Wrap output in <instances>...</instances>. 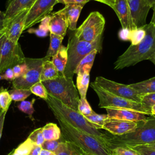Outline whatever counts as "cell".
Wrapping results in <instances>:
<instances>
[{"mask_svg": "<svg viewBox=\"0 0 155 155\" xmlns=\"http://www.w3.org/2000/svg\"><path fill=\"white\" fill-rule=\"evenodd\" d=\"M104 143L111 150L117 147H132L155 143V117L150 116L145 120L138 122L136 130L130 133L115 136L104 132Z\"/></svg>", "mask_w": 155, "mask_h": 155, "instance_id": "6da1fadb", "label": "cell"}, {"mask_svg": "<svg viewBox=\"0 0 155 155\" xmlns=\"http://www.w3.org/2000/svg\"><path fill=\"white\" fill-rule=\"evenodd\" d=\"M143 27L145 30L144 38L136 45L131 44L118 57L114 63L115 70L128 67L142 61L149 60L155 53V27L150 22Z\"/></svg>", "mask_w": 155, "mask_h": 155, "instance_id": "7a4b0ae2", "label": "cell"}, {"mask_svg": "<svg viewBox=\"0 0 155 155\" xmlns=\"http://www.w3.org/2000/svg\"><path fill=\"white\" fill-rule=\"evenodd\" d=\"M57 120L65 140L80 147L86 155H111L110 150L99 138L76 128L60 119Z\"/></svg>", "mask_w": 155, "mask_h": 155, "instance_id": "3957f363", "label": "cell"}, {"mask_svg": "<svg viewBox=\"0 0 155 155\" xmlns=\"http://www.w3.org/2000/svg\"><path fill=\"white\" fill-rule=\"evenodd\" d=\"M45 101L56 119H60L78 130L92 134L104 142V133L96 129L78 111L68 107L49 94Z\"/></svg>", "mask_w": 155, "mask_h": 155, "instance_id": "277c9868", "label": "cell"}, {"mask_svg": "<svg viewBox=\"0 0 155 155\" xmlns=\"http://www.w3.org/2000/svg\"><path fill=\"white\" fill-rule=\"evenodd\" d=\"M70 35L67 48V62L64 75L73 78L74 71L80 61L93 50L99 53L102 50L103 34L99 35L93 42H86L79 40L74 35V31Z\"/></svg>", "mask_w": 155, "mask_h": 155, "instance_id": "5b68a950", "label": "cell"}, {"mask_svg": "<svg viewBox=\"0 0 155 155\" xmlns=\"http://www.w3.org/2000/svg\"><path fill=\"white\" fill-rule=\"evenodd\" d=\"M49 95L54 97L68 107L78 111L79 95L73 78L64 74L42 82Z\"/></svg>", "mask_w": 155, "mask_h": 155, "instance_id": "8992f818", "label": "cell"}, {"mask_svg": "<svg viewBox=\"0 0 155 155\" xmlns=\"http://www.w3.org/2000/svg\"><path fill=\"white\" fill-rule=\"evenodd\" d=\"M90 87L97 94L100 108H119L136 110L151 116V109L147 108L140 102L130 101L105 90L97 85L94 82L90 83Z\"/></svg>", "mask_w": 155, "mask_h": 155, "instance_id": "52a82bcc", "label": "cell"}, {"mask_svg": "<svg viewBox=\"0 0 155 155\" xmlns=\"http://www.w3.org/2000/svg\"><path fill=\"white\" fill-rule=\"evenodd\" d=\"M105 24L104 17L98 12H93L83 23L73 31L74 35L80 41L93 42L103 34Z\"/></svg>", "mask_w": 155, "mask_h": 155, "instance_id": "ba28073f", "label": "cell"}, {"mask_svg": "<svg viewBox=\"0 0 155 155\" xmlns=\"http://www.w3.org/2000/svg\"><path fill=\"white\" fill-rule=\"evenodd\" d=\"M45 59V56L42 58H25L27 70L24 75L12 81L13 88L30 89L33 85L41 81L42 65Z\"/></svg>", "mask_w": 155, "mask_h": 155, "instance_id": "9c48e42d", "label": "cell"}, {"mask_svg": "<svg viewBox=\"0 0 155 155\" xmlns=\"http://www.w3.org/2000/svg\"><path fill=\"white\" fill-rule=\"evenodd\" d=\"M25 59L20 44L13 42L5 36L1 48L0 74L9 68L25 62Z\"/></svg>", "mask_w": 155, "mask_h": 155, "instance_id": "30bf717a", "label": "cell"}, {"mask_svg": "<svg viewBox=\"0 0 155 155\" xmlns=\"http://www.w3.org/2000/svg\"><path fill=\"white\" fill-rule=\"evenodd\" d=\"M94 82L111 94L130 101L140 102L141 95L129 85L117 83L102 76L96 77Z\"/></svg>", "mask_w": 155, "mask_h": 155, "instance_id": "8fae6325", "label": "cell"}, {"mask_svg": "<svg viewBox=\"0 0 155 155\" xmlns=\"http://www.w3.org/2000/svg\"><path fill=\"white\" fill-rule=\"evenodd\" d=\"M57 0H36L28 10L24 31L41 22L45 16L50 15Z\"/></svg>", "mask_w": 155, "mask_h": 155, "instance_id": "7c38bea8", "label": "cell"}, {"mask_svg": "<svg viewBox=\"0 0 155 155\" xmlns=\"http://www.w3.org/2000/svg\"><path fill=\"white\" fill-rule=\"evenodd\" d=\"M130 16V31L142 28L147 24L146 18L151 7L142 0H127Z\"/></svg>", "mask_w": 155, "mask_h": 155, "instance_id": "4fadbf2b", "label": "cell"}, {"mask_svg": "<svg viewBox=\"0 0 155 155\" xmlns=\"http://www.w3.org/2000/svg\"><path fill=\"white\" fill-rule=\"evenodd\" d=\"M28 11L22 12L7 24L2 31L7 39L15 43L19 42V39L24 31Z\"/></svg>", "mask_w": 155, "mask_h": 155, "instance_id": "5bb4252c", "label": "cell"}, {"mask_svg": "<svg viewBox=\"0 0 155 155\" xmlns=\"http://www.w3.org/2000/svg\"><path fill=\"white\" fill-rule=\"evenodd\" d=\"M137 125L138 122L108 118L104 124L102 129L113 135L120 136L134 131Z\"/></svg>", "mask_w": 155, "mask_h": 155, "instance_id": "9a60e30c", "label": "cell"}, {"mask_svg": "<svg viewBox=\"0 0 155 155\" xmlns=\"http://www.w3.org/2000/svg\"><path fill=\"white\" fill-rule=\"evenodd\" d=\"M105 109L109 119L139 122L145 120L150 116L146 113L130 109L119 108H106Z\"/></svg>", "mask_w": 155, "mask_h": 155, "instance_id": "2e32d148", "label": "cell"}, {"mask_svg": "<svg viewBox=\"0 0 155 155\" xmlns=\"http://www.w3.org/2000/svg\"><path fill=\"white\" fill-rule=\"evenodd\" d=\"M36 0H8L5 13V27L16 15L29 10ZM5 28V27H4Z\"/></svg>", "mask_w": 155, "mask_h": 155, "instance_id": "e0dca14e", "label": "cell"}, {"mask_svg": "<svg viewBox=\"0 0 155 155\" xmlns=\"http://www.w3.org/2000/svg\"><path fill=\"white\" fill-rule=\"evenodd\" d=\"M84 5L83 4H69L65 5V7L59 10L65 16L70 30H76L78 18Z\"/></svg>", "mask_w": 155, "mask_h": 155, "instance_id": "ac0fdd59", "label": "cell"}, {"mask_svg": "<svg viewBox=\"0 0 155 155\" xmlns=\"http://www.w3.org/2000/svg\"><path fill=\"white\" fill-rule=\"evenodd\" d=\"M68 27V22L65 16L59 10L50 14L49 21L50 33L64 37Z\"/></svg>", "mask_w": 155, "mask_h": 155, "instance_id": "d6986e66", "label": "cell"}, {"mask_svg": "<svg viewBox=\"0 0 155 155\" xmlns=\"http://www.w3.org/2000/svg\"><path fill=\"white\" fill-rule=\"evenodd\" d=\"M111 8L116 13L122 29L130 31V16L127 0H116Z\"/></svg>", "mask_w": 155, "mask_h": 155, "instance_id": "ffe728a7", "label": "cell"}, {"mask_svg": "<svg viewBox=\"0 0 155 155\" xmlns=\"http://www.w3.org/2000/svg\"><path fill=\"white\" fill-rule=\"evenodd\" d=\"M92 66L85 65L76 73V88L80 97H86L87 91L90 83V72Z\"/></svg>", "mask_w": 155, "mask_h": 155, "instance_id": "44dd1931", "label": "cell"}, {"mask_svg": "<svg viewBox=\"0 0 155 155\" xmlns=\"http://www.w3.org/2000/svg\"><path fill=\"white\" fill-rule=\"evenodd\" d=\"M54 153L56 155H86L80 147L65 140L60 143Z\"/></svg>", "mask_w": 155, "mask_h": 155, "instance_id": "7402d4cb", "label": "cell"}, {"mask_svg": "<svg viewBox=\"0 0 155 155\" xmlns=\"http://www.w3.org/2000/svg\"><path fill=\"white\" fill-rule=\"evenodd\" d=\"M46 57V56H45ZM60 75L50 58L46 59L42 63L40 81L41 82L53 79Z\"/></svg>", "mask_w": 155, "mask_h": 155, "instance_id": "603a6c76", "label": "cell"}, {"mask_svg": "<svg viewBox=\"0 0 155 155\" xmlns=\"http://www.w3.org/2000/svg\"><path fill=\"white\" fill-rule=\"evenodd\" d=\"M60 74H64V72L67 62V47L61 45L56 54L52 57L51 60Z\"/></svg>", "mask_w": 155, "mask_h": 155, "instance_id": "cb8c5ba5", "label": "cell"}, {"mask_svg": "<svg viewBox=\"0 0 155 155\" xmlns=\"http://www.w3.org/2000/svg\"><path fill=\"white\" fill-rule=\"evenodd\" d=\"M129 86L140 95L155 93V77L142 82L130 84Z\"/></svg>", "mask_w": 155, "mask_h": 155, "instance_id": "d4e9b609", "label": "cell"}, {"mask_svg": "<svg viewBox=\"0 0 155 155\" xmlns=\"http://www.w3.org/2000/svg\"><path fill=\"white\" fill-rule=\"evenodd\" d=\"M42 134L45 140H55L61 136V128L54 123H48L42 127Z\"/></svg>", "mask_w": 155, "mask_h": 155, "instance_id": "484cf974", "label": "cell"}, {"mask_svg": "<svg viewBox=\"0 0 155 155\" xmlns=\"http://www.w3.org/2000/svg\"><path fill=\"white\" fill-rule=\"evenodd\" d=\"M50 19V15L44 18L40 22L38 28H29L28 33L35 34L39 38H45L47 36L49 32V21Z\"/></svg>", "mask_w": 155, "mask_h": 155, "instance_id": "4316f807", "label": "cell"}, {"mask_svg": "<svg viewBox=\"0 0 155 155\" xmlns=\"http://www.w3.org/2000/svg\"><path fill=\"white\" fill-rule=\"evenodd\" d=\"M63 39L64 37L50 33V45L45 55L46 57L50 58L56 54L62 45Z\"/></svg>", "mask_w": 155, "mask_h": 155, "instance_id": "83f0119b", "label": "cell"}, {"mask_svg": "<svg viewBox=\"0 0 155 155\" xmlns=\"http://www.w3.org/2000/svg\"><path fill=\"white\" fill-rule=\"evenodd\" d=\"M84 117L97 130L102 129L104 124H105V121L108 119L107 114H99L95 113L94 111H93L91 114L89 115L85 116Z\"/></svg>", "mask_w": 155, "mask_h": 155, "instance_id": "f1b7e54d", "label": "cell"}, {"mask_svg": "<svg viewBox=\"0 0 155 155\" xmlns=\"http://www.w3.org/2000/svg\"><path fill=\"white\" fill-rule=\"evenodd\" d=\"M12 101L15 102H21L26 99L31 94L30 89L13 88L8 91Z\"/></svg>", "mask_w": 155, "mask_h": 155, "instance_id": "f546056e", "label": "cell"}, {"mask_svg": "<svg viewBox=\"0 0 155 155\" xmlns=\"http://www.w3.org/2000/svg\"><path fill=\"white\" fill-rule=\"evenodd\" d=\"M12 99L7 89L0 88V111L7 112Z\"/></svg>", "mask_w": 155, "mask_h": 155, "instance_id": "4dcf8cb0", "label": "cell"}, {"mask_svg": "<svg viewBox=\"0 0 155 155\" xmlns=\"http://www.w3.org/2000/svg\"><path fill=\"white\" fill-rule=\"evenodd\" d=\"M30 90L31 92V93L43 99L44 101H45L47 99V97L48 96L47 90L44 85L43 84L42 82L41 81L38 82L34 85H33L30 88Z\"/></svg>", "mask_w": 155, "mask_h": 155, "instance_id": "1f68e13d", "label": "cell"}, {"mask_svg": "<svg viewBox=\"0 0 155 155\" xmlns=\"http://www.w3.org/2000/svg\"><path fill=\"white\" fill-rule=\"evenodd\" d=\"M99 53L97 50H93L92 51H91L90 53H88L87 56H85L79 63L75 71H74V74L77 73L79 70L84 66L85 65H90L93 66L95 57L96 54Z\"/></svg>", "mask_w": 155, "mask_h": 155, "instance_id": "d6a6232c", "label": "cell"}, {"mask_svg": "<svg viewBox=\"0 0 155 155\" xmlns=\"http://www.w3.org/2000/svg\"><path fill=\"white\" fill-rule=\"evenodd\" d=\"M35 102V99H32L31 101H22L18 105V108L25 114H28L30 117L32 116L33 113L35 112V109L33 107V104Z\"/></svg>", "mask_w": 155, "mask_h": 155, "instance_id": "836d02e7", "label": "cell"}, {"mask_svg": "<svg viewBox=\"0 0 155 155\" xmlns=\"http://www.w3.org/2000/svg\"><path fill=\"white\" fill-rule=\"evenodd\" d=\"M34 143L29 139L27 138L16 149H15L14 151L15 153L18 155H28Z\"/></svg>", "mask_w": 155, "mask_h": 155, "instance_id": "e575fe53", "label": "cell"}, {"mask_svg": "<svg viewBox=\"0 0 155 155\" xmlns=\"http://www.w3.org/2000/svg\"><path fill=\"white\" fill-rule=\"evenodd\" d=\"M145 35V30L142 27L136 29L133 31H130L128 39L131 41L132 45H136L144 38Z\"/></svg>", "mask_w": 155, "mask_h": 155, "instance_id": "d590c367", "label": "cell"}, {"mask_svg": "<svg viewBox=\"0 0 155 155\" xmlns=\"http://www.w3.org/2000/svg\"><path fill=\"white\" fill-rule=\"evenodd\" d=\"M78 111L83 116H87L91 114L94 111L92 110L86 97H80L78 102Z\"/></svg>", "mask_w": 155, "mask_h": 155, "instance_id": "8d00e7d4", "label": "cell"}, {"mask_svg": "<svg viewBox=\"0 0 155 155\" xmlns=\"http://www.w3.org/2000/svg\"><path fill=\"white\" fill-rule=\"evenodd\" d=\"M28 139H29L34 144L42 145L45 141L42 134V127L33 130L28 136Z\"/></svg>", "mask_w": 155, "mask_h": 155, "instance_id": "74e56055", "label": "cell"}, {"mask_svg": "<svg viewBox=\"0 0 155 155\" xmlns=\"http://www.w3.org/2000/svg\"><path fill=\"white\" fill-rule=\"evenodd\" d=\"M111 155H140L136 150L129 148L117 147L110 150Z\"/></svg>", "mask_w": 155, "mask_h": 155, "instance_id": "f35d334b", "label": "cell"}, {"mask_svg": "<svg viewBox=\"0 0 155 155\" xmlns=\"http://www.w3.org/2000/svg\"><path fill=\"white\" fill-rule=\"evenodd\" d=\"M64 140H65V139L62 136L58 140H45L44 143L42 144L41 147H42V148L44 150H48L54 153L58 149L60 143Z\"/></svg>", "mask_w": 155, "mask_h": 155, "instance_id": "ab89813d", "label": "cell"}, {"mask_svg": "<svg viewBox=\"0 0 155 155\" xmlns=\"http://www.w3.org/2000/svg\"><path fill=\"white\" fill-rule=\"evenodd\" d=\"M140 103L148 108L155 105V93H151L141 95Z\"/></svg>", "mask_w": 155, "mask_h": 155, "instance_id": "60d3db41", "label": "cell"}, {"mask_svg": "<svg viewBox=\"0 0 155 155\" xmlns=\"http://www.w3.org/2000/svg\"><path fill=\"white\" fill-rule=\"evenodd\" d=\"M131 148L140 154V155H155V149L148 145H137Z\"/></svg>", "mask_w": 155, "mask_h": 155, "instance_id": "b9f144b4", "label": "cell"}, {"mask_svg": "<svg viewBox=\"0 0 155 155\" xmlns=\"http://www.w3.org/2000/svg\"><path fill=\"white\" fill-rule=\"evenodd\" d=\"M12 70L16 78H19L24 75L27 70V65L25 62L18 64L12 67Z\"/></svg>", "mask_w": 155, "mask_h": 155, "instance_id": "7bdbcfd3", "label": "cell"}, {"mask_svg": "<svg viewBox=\"0 0 155 155\" xmlns=\"http://www.w3.org/2000/svg\"><path fill=\"white\" fill-rule=\"evenodd\" d=\"M15 79L12 68L7 69L4 72L0 74V80H6L8 81H13Z\"/></svg>", "mask_w": 155, "mask_h": 155, "instance_id": "ee69618b", "label": "cell"}, {"mask_svg": "<svg viewBox=\"0 0 155 155\" xmlns=\"http://www.w3.org/2000/svg\"><path fill=\"white\" fill-rule=\"evenodd\" d=\"M90 0H57L58 3H61L65 5L69 4H87Z\"/></svg>", "mask_w": 155, "mask_h": 155, "instance_id": "f6af8a7d", "label": "cell"}, {"mask_svg": "<svg viewBox=\"0 0 155 155\" xmlns=\"http://www.w3.org/2000/svg\"><path fill=\"white\" fill-rule=\"evenodd\" d=\"M42 150V148L41 145H38L34 144L28 155H40V153Z\"/></svg>", "mask_w": 155, "mask_h": 155, "instance_id": "bcb514c9", "label": "cell"}, {"mask_svg": "<svg viewBox=\"0 0 155 155\" xmlns=\"http://www.w3.org/2000/svg\"><path fill=\"white\" fill-rule=\"evenodd\" d=\"M6 113H7V112H5V111H0V140L1 138V136H2V130H3L4 124Z\"/></svg>", "mask_w": 155, "mask_h": 155, "instance_id": "7dc6e473", "label": "cell"}, {"mask_svg": "<svg viewBox=\"0 0 155 155\" xmlns=\"http://www.w3.org/2000/svg\"><path fill=\"white\" fill-rule=\"evenodd\" d=\"M5 13L0 10V34L2 33L5 27Z\"/></svg>", "mask_w": 155, "mask_h": 155, "instance_id": "c3c4849f", "label": "cell"}, {"mask_svg": "<svg viewBox=\"0 0 155 155\" xmlns=\"http://www.w3.org/2000/svg\"><path fill=\"white\" fill-rule=\"evenodd\" d=\"M94 1H97L100 2L104 3L105 4H107V5L110 6V7H112L113 6V5L114 4L116 0H94Z\"/></svg>", "mask_w": 155, "mask_h": 155, "instance_id": "681fc988", "label": "cell"}, {"mask_svg": "<svg viewBox=\"0 0 155 155\" xmlns=\"http://www.w3.org/2000/svg\"><path fill=\"white\" fill-rule=\"evenodd\" d=\"M142 1L145 5H148L151 8L155 4V0H142Z\"/></svg>", "mask_w": 155, "mask_h": 155, "instance_id": "f907efd6", "label": "cell"}, {"mask_svg": "<svg viewBox=\"0 0 155 155\" xmlns=\"http://www.w3.org/2000/svg\"><path fill=\"white\" fill-rule=\"evenodd\" d=\"M40 155H56V154L48 150L42 149L40 153Z\"/></svg>", "mask_w": 155, "mask_h": 155, "instance_id": "816d5d0a", "label": "cell"}, {"mask_svg": "<svg viewBox=\"0 0 155 155\" xmlns=\"http://www.w3.org/2000/svg\"><path fill=\"white\" fill-rule=\"evenodd\" d=\"M5 38V35L3 33L0 34V59H1V48H2V45L4 41V39Z\"/></svg>", "mask_w": 155, "mask_h": 155, "instance_id": "f5cc1de1", "label": "cell"}, {"mask_svg": "<svg viewBox=\"0 0 155 155\" xmlns=\"http://www.w3.org/2000/svg\"><path fill=\"white\" fill-rule=\"evenodd\" d=\"M152 8L153 9V16H152L150 23L152 24L155 27V4L153 6Z\"/></svg>", "mask_w": 155, "mask_h": 155, "instance_id": "db71d44e", "label": "cell"}, {"mask_svg": "<svg viewBox=\"0 0 155 155\" xmlns=\"http://www.w3.org/2000/svg\"><path fill=\"white\" fill-rule=\"evenodd\" d=\"M151 116L155 117V105L151 108Z\"/></svg>", "mask_w": 155, "mask_h": 155, "instance_id": "11a10c76", "label": "cell"}, {"mask_svg": "<svg viewBox=\"0 0 155 155\" xmlns=\"http://www.w3.org/2000/svg\"><path fill=\"white\" fill-rule=\"evenodd\" d=\"M151 62H153L155 65V53L151 56V57L149 59Z\"/></svg>", "mask_w": 155, "mask_h": 155, "instance_id": "9f6ffc18", "label": "cell"}, {"mask_svg": "<svg viewBox=\"0 0 155 155\" xmlns=\"http://www.w3.org/2000/svg\"><path fill=\"white\" fill-rule=\"evenodd\" d=\"M8 155H18V154L15 153V151H14V150H13L10 153H9Z\"/></svg>", "mask_w": 155, "mask_h": 155, "instance_id": "6f0895ef", "label": "cell"}, {"mask_svg": "<svg viewBox=\"0 0 155 155\" xmlns=\"http://www.w3.org/2000/svg\"><path fill=\"white\" fill-rule=\"evenodd\" d=\"M149 146H150V147H153V148H154L155 149V143H151V144H150V145H148Z\"/></svg>", "mask_w": 155, "mask_h": 155, "instance_id": "680465c9", "label": "cell"}]
</instances>
